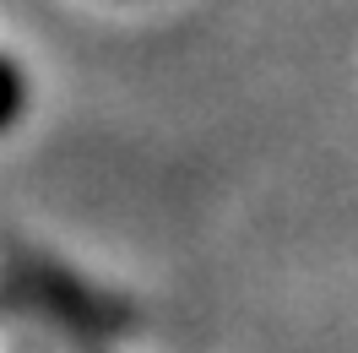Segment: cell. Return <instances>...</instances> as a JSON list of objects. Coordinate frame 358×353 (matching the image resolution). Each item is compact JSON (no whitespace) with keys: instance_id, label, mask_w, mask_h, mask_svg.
<instances>
[{"instance_id":"cell-1","label":"cell","mask_w":358,"mask_h":353,"mask_svg":"<svg viewBox=\"0 0 358 353\" xmlns=\"http://www.w3.org/2000/svg\"><path fill=\"white\" fill-rule=\"evenodd\" d=\"M22 104H27V76L11 55H0V131H11L22 120Z\"/></svg>"}]
</instances>
